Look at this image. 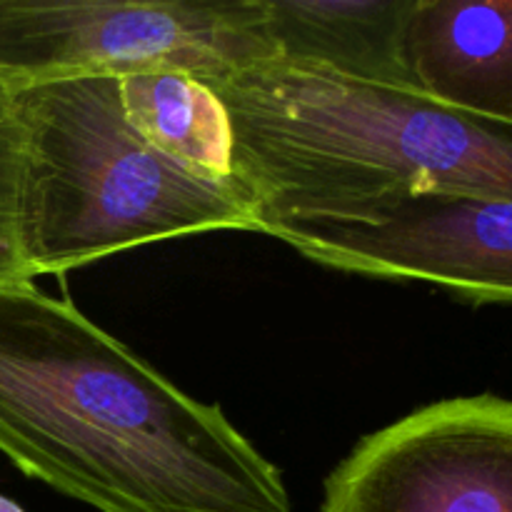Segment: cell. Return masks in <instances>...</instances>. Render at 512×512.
<instances>
[{
    "label": "cell",
    "mask_w": 512,
    "mask_h": 512,
    "mask_svg": "<svg viewBox=\"0 0 512 512\" xmlns=\"http://www.w3.org/2000/svg\"><path fill=\"white\" fill-rule=\"evenodd\" d=\"M0 453L98 512H293L218 405L33 280L0 285Z\"/></svg>",
    "instance_id": "obj_1"
},
{
    "label": "cell",
    "mask_w": 512,
    "mask_h": 512,
    "mask_svg": "<svg viewBox=\"0 0 512 512\" xmlns=\"http://www.w3.org/2000/svg\"><path fill=\"white\" fill-rule=\"evenodd\" d=\"M205 83L260 233L268 218H340L405 193L512 200V125L280 58Z\"/></svg>",
    "instance_id": "obj_2"
},
{
    "label": "cell",
    "mask_w": 512,
    "mask_h": 512,
    "mask_svg": "<svg viewBox=\"0 0 512 512\" xmlns=\"http://www.w3.org/2000/svg\"><path fill=\"white\" fill-rule=\"evenodd\" d=\"M13 90L18 248L30 278L208 230H258L248 190L190 173L128 123L118 78Z\"/></svg>",
    "instance_id": "obj_3"
},
{
    "label": "cell",
    "mask_w": 512,
    "mask_h": 512,
    "mask_svg": "<svg viewBox=\"0 0 512 512\" xmlns=\"http://www.w3.org/2000/svg\"><path fill=\"white\" fill-rule=\"evenodd\" d=\"M270 58L260 0H0V80L8 88L150 70L210 80Z\"/></svg>",
    "instance_id": "obj_4"
},
{
    "label": "cell",
    "mask_w": 512,
    "mask_h": 512,
    "mask_svg": "<svg viewBox=\"0 0 512 512\" xmlns=\"http://www.w3.org/2000/svg\"><path fill=\"white\" fill-rule=\"evenodd\" d=\"M263 233L345 273L423 280L470 303L512 300V200L405 193L340 218H268Z\"/></svg>",
    "instance_id": "obj_5"
},
{
    "label": "cell",
    "mask_w": 512,
    "mask_h": 512,
    "mask_svg": "<svg viewBox=\"0 0 512 512\" xmlns=\"http://www.w3.org/2000/svg\"><path fill=\"white\" fill-rule=\"evenodd\" d=\"M318 512H512L510 400H440L365 435Z\"/></svg>",
    "instance_id": "obj_6"
},
{
    "label": "cell",
    "mask_w": 512,
    "mask_h": 512,
    "mask_svg": "<svg viewBox=\"0 0 512 512\" xmlns=\"http://www.w3.org/2000/svg\"><path fill=\"white\" fill-rule=\"evenodd\" d=\"M403 50L415 93L512 125V0H415Z\"/></svg>",
    "instance_id": "obj_7"
},
{
    "label": "cell",
    "mask_w": 512,
    "mask_h": 512,
    "mask_svg": "<svg viewBox=\"0 0 512 512\" xmlns=\"http://www.w3.org/2000/svg\"><path fill=\"white\" fill-rule=\"evenodd\" d=\"M260 3L275 58L313 65L350 80L413 90L403 40L415 0Z\"/></svg>",
    "instance_id": "obj_8"
},
{
    "label": "cell",
    "mask_w": 512,
    "mask_h": 512,
    "mask_svg": "<svg viewBox=\"0 0 512 512\" xmlns=\"http://www.w3.org/2000/svg\"><path fill=\"white\" fill-rule=\"evenodd\" d=\"M118 88L125 118L145 143L190 173L235 180L228 113L205 80L185 70H150L118 78Z\"/></svg>",
    "instance_id": "obj_9"
},
{
    "label": "cell",
    "mask_w": 512,
    "mask_h": 512,
    "mask_svg": "<svg viewBox=\"0 0 512 512\" xmlns=\"http://www.w3.org/2000/svg\"><path fill=\"white\" fill-rule=\"evenodd\" d=\"M18 160L20 135L13 90L0 80V285L33 280L18 248Z\"/></svg>",
    "instance_id": "obj_10"
}]
</instances>
